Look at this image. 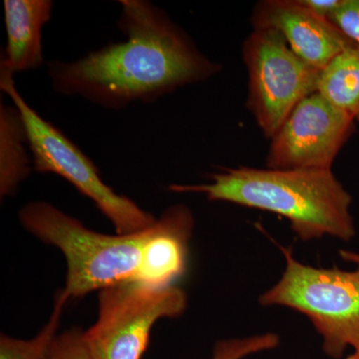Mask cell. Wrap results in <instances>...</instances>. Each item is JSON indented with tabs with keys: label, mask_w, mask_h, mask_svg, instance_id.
<instances>
[{
	"label": "cell",
	"mask_w": 359,
	"mask_h": 359,
	"mask_svg": "<svg viewBox=\"0 0 359 359\" xmlns=\"http://www.w3.org/2000/svg\"><path fill=\"white\" fill-rule=\"evenodd\" d=\"M118 2L117 26L126 41L106 45L72 62H49L57 93L122 109L132 103L155 102L221 70L161 7L147 0Z\"/></svg>",
	"instance_id": "1"
},
{
	"label": "cell",
	"mask_w": 359,
	"mask_h": 359,
	"mask_svg": "<svg viewBox=\"0 0 359 359\" xmlns=\"http://www.w3.org/2000/svg\"><path fill=\"white\" fill-rule=\"evenodd\" d=\"M199 185H171L175 193L204 194L208 200L233 203L285 217L302 241L325 236L349 241L355 235L351 196L332 170H276L238 167L212 174Z\"/></svg>",
	"instance_id": "2"
},
{
	"label": "cell",
	"mask_w": 359,
	"mask_h": 359,
	"mask_svg": "<svg viewBox=\"0 0 359 359\" xmlns=\"http://www.w3.org/2000/svg\"><path fill=\"white\" fill-rule=\"evenodd\" d=\"M20 222L35 238L65 255L67 273L60 292L67 302L134 282L155 226L130 235H105L42 201L26 204L20 211Z\"/></svg>",
	"instance_id": "3"
},
{
	"label": "cell",
	"mask_w": 359,
	"mask_h": 359,
	"mask_svg": "<svg viewBox=\"0 0 359 359\" xmlns=\"http://www.w3.org/2000/svg\"><path fill=\"white\" fill-rule=\"evenodd\" d=\"M0 88L22 116L35 171L58 175L69 182L109 219L118 235L139 233L154 226L157 219L151 212L104 183L100 172L81 149L26 102L16 88L13 74L0 70Z\"/></svg>",
	"instance_id": "4"
},
{
	"label": "cell",
	"mask_w": 359,
	"mask_h": 359,
	"mask_svg": "<svg viewBox=\"0 0 359 359\" xmlns=\"http://www.w3.org/2000/svg\"><path fill=\"white\" fill-rule=\"evenodd\" d=\"M280 282L259 297L262 306H287L313 323L328 358L340 359L359 346V268L355 271L313 268L299 263L290 248Z\"/></svg>",
	"instance_id": "5"
},
{
	"label": "cell",
	"mask_w": 359,
	"mask_h": 359,
	"mask_svg": "<svg viewBox=\"0 0 359 359\" xmlns=\"http://www.w3.org/2000/svg\"><path fill=\"white\" fill-rule=\"evenodd\" d=\"M98 304L96 323L84 332L92 358L141 359L155 323L181 316L188 299L176 285L152 289L126 282L100 290Z\"/></svg>",
	"instance_id": "6"
},
{
	"label": "cell",
	"mask_w": 359,
	"mask_h": 359,
	"mask_svg": "<svg viewBox=\"0 0 359 359\" xmlns=\"http://www.w3.org/2000/svg\"><path fill=\"white\" fill-rule=\"evenodd\" d=\"M248 108L271 139L302 100L316 92L320 70L302 60L278 32L254 29L243 45Z\"/></svg>",
	"instance_id": "7"
},
{
	"label": "cell",
	"mask_w": 359,
	"mask_h": 359,
	"mask_svg": "<svg viewBox=\"0 0 359 359\" xmlns=\"http://www.w3.org/2000/svg\"><path fill=\"white\" fill-rule=\"evenodd\" d=\"M355 121L318 92L295 106L271 139L266 166L276 170H332Z\"/></svg>",
	"instance_id": "8"
},
{
	"label": "cell",
	"mask_w": 359,
	"mask_h": 359,
	"mask_svg": "<svg viewBox=\"0 0 359 359\" xmlns=\"http://www.w3.org/2000/svg\"><path fill=\"white\" fill-rule=\"evenodd\" d=\"M252 23L254 29L280 33L302 60L320 71L342 51L355 46L332 21L299 0H264L255 7Z\"/></svg>",
	"instance_id": "9"
},
{
	"label": "cell",
	"mask_w": 359,
	"mask_h": 359,
	"mask_svg": "<svg viewBox=\"0 0 359 359\" xmlns=\"http://www.w3.org/2000/svg\"><path fill=\"white\" fill-rule=\"evenodd\" d=\"M194 218L185 205H171L157 219L144 248L134 282L152 289H166L185 275Z\"/></svg>",
	"instance_id": "10"
},
{
	"label": "cell",
	"mask_w": 359,
	"mask_h": 359,
	"mask_svg": "<svg viewBox=\"0 0 359 359\" xmlns=\"http://www.w3.org/2000/svg\"><path fill=\"white\" fill-rule=\"evenodd\" d=\"M53 6L51 0L4 1L7 43L0 70L14 75L42 65V28L51 20Z\"/></svg>",
	"instance_id": "11"
},
{
	"label": "cell",
	"mask_w": 359,
	"mask_h": 359,
	"mask_svg": "<svg viewBox=\"0 0 359 359\" xmlns=\"http://www.w3.org/2000/svg\"><path fill=\"white\" fill-rule=\"evenodd\" d=\"M28 136L20 111L14 104L0 105V197H11L32 173Z\"/></svg>",
	"instance_id": "12"
},
{
	"label": "cell",
	"mask_w": 359,
	"mask_h": 359,
	"mask_svg": "<svg viewBox=\"0 0 359 359\" xmlns=\"http://www.w3.org/2000/svg\"><path fill=\"white\" fill-rule=\"evenodd\" d=\"M316 92L359 122L358 47L342 51L320 71Z\"/></svg>",
	"instance_id": "13"
},
{
	"label": "cell",
	"mask_w": 359,
	"mask_h": 359,
	"mask_svg": "<svg viewBox=\"0 0 359 359\" xmlns=\"http://www.w3.org/2000/svg\"><path fill=\"white\" fill-rule=\"evenodd\" d=\"M54 301L50 318L33 339H18L1 334L0 359H46L51 344L57 337L63 311L68 302L61 292L56 294Z\"/></svg>",
	"instance_id": "14"
},
{
	"label": "cell",
	"mask_w": 359,
	"mask_h": 359,
	"mask_svg": "<svg viewBox=\"0 0 359 359\" xmlns=\"http://www.w3.org/2000/svg\"><path fill=\"white\" fill-rule=\"evenodd\" d=\"M276 334H257L245 339L219 340L215 344L210 359H244L252 354L273 351L280 346Z\"/></svg>",
	"instance_id": "15"
},
{
	"label": "cell",
	"mask_w": 359,
	"mask_h": 359,
	"mask_svg": "<svg viewBox=\"0 0 359 359\" xmlns=\"http://www.w3.org/2000/svg\"><path fill=\"white\" fill-rule=\"evenodd\" d=\"M46 359H93L84 340V332L80 328L57 334L49 348Z\"/></svg>",
	"instance_id": "16"
},
{
	"label": "cell",
	"mask_w": 359,
	"mask_h": 359,
	"mask_svg": "<svg viewBox=\"0 0 359 359\" xmlns=\"http://www.w3.org/2000/svg\"><path fill=\"white\" fill-rule=\"evenodd\" d=\"M328 20L359 48V0H342Z\"/></svg>",
	"instance_id": "17"
},
{
	"label": "cell",
	"mask_w": 359,
	"mask_h": 359,
	"mask_svg": "<svg viewBox=\"0 0 359 359\" xmlns=\"http://www.w3.org/2000/svg\"><path fill=\"white\" fill-rule=\"evenodd\" d=\"M299 2L313 13L328 20L339 8L342 0H299Z\"/></svg>",
	"instance_id": "18"
},
{
	"label": "cell",
	"mask_w": 359,
	"mask_h": 359,
	"mask_svg": "<svg viewBox=\"0 0 359 359\" xmlns=\"http://www.w3.org/2000/svg\"><path fill=\"white\" fill-rule=\"evenodd\" d=\"M339 256L346 262H351V263H354L358 264L359 268V254H356V252H348V250H340Z\"/></svg>",
	"instance_id": "19"
},
{
	"label": "cell",
	"mask_w": 359,
	"mask_h": 359,
	"mask_svg": "<svg viewBox=\"0 0 359 359\" xmlns=\"http://www.w3.org/2000/svg\"><path fill=\"white\" fill-rule=\"evenodd\" d=\"M346 359H359V346L354 347L353 353L349 354Z\"/></svg>",
	"instance_id": "20"
}]
</instances>
